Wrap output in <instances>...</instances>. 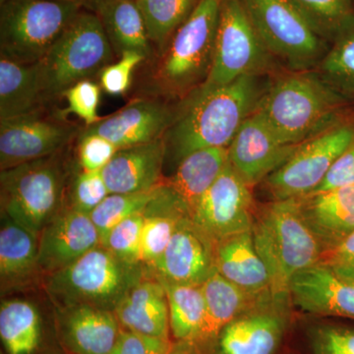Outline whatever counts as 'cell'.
Segmentation results:
<instances>
[{
	"label": "cell",
	"mask_w": 354,
	"mask_h": 354,
	"mask_svg": "<svg viewBox=\"0 0 354 354\" xmlns=\"http://www.w3.org/2000/svg\"><path fill=\"white\" fill-rule=\"evenodd\" d=\"M193 94L164 135L165 158L177 162L203 149L230 148L260 99L256 76Z\"/></svg>",
	"instance_id": "cell-1"
},
{
	"label": "cell",
	"mask_w": 354,
	"mask_h": 354,
	"mask_svg": "<svg viewBox=\"0 0 354 354\" xmlns=\"http://www.w3.org/2000/svg\"><path fill=\"white\" fill-rule=\"evenodd\" d=\"M252 234L276 297H290L293 277L322 258V246L304 220L297 198L272 200L256 209Z\"/></svg>",
	"instance_id": "cell-2"
},
{
	"label": "cell",
	"mask_w": 354,
	"mask_h": 354,
	"mask_svg": "<svg viewBox=\"0 0 354 354\" xmlns=\"http://www.w3.org/2000/svg\"><path fill=\"white\" fill-rule=\"evenodd\" d=\"M223 0H200L174 32L149 71L152 97H183L198 90L209 75Z\"/></svg>",
	"instance_id": "cell-3"
},
{
	"label": "cell",
	"mask_w": 354,
	"mask_h": 354,
	"mask_svg": "<svg viewBox=\"0 0 354 354\" xmlns=\"http://www.w3.org/2000/svg\"><path fill=\"white\" fill-rule=\"evenodd\" d=\"M339 104V95L321 77L298 72L279 79L254 111L279 139L299 146L330 127Z\"/></svg>",
	"instance_id": "cell-4"
},
{
	"label": "cell",
	"mask_w": 354,
	"mask_h": 354,
	"mask_svg": "<svg viewBox=\"0 0 354 354\" xmlns=\"http://www.w3.org/2000/svg\"><path fill=\"white\" fill-rule=\"evenodd\" d=\"M151 272L129 264L101 245L64 269L48 274L44 288L55 307L86 304L113 311L116 305Z\"/></svg>",
	"instance_id": "cell-5"
},
{
	"label": "cell",
	"mask_w": 354,
	"mask_h": 354,
	"mask_svg": "<svg viewBox=\"0 0 354 354\" xmlns=\"http://www.w3.org/2000/svg\"><path fill=\"white\" fill-rule=\"evenodd\" d=\"M114 51L101 21L83 8L38 62L46 104L113 62Z\"/></svg>",
	"instance_id": "cell-6"
},
{
	"label": "cell",
	"mask_w": 354,
	"mask_h": 354,
	"mask_svg": "<svg viewBox=\"0 0 354 354\" xmlns=\"http://www.w3.org/2000/svg\"><path fill=\"white\" fill-rule=\"evenodd\" d=\"M65 177L60 152L1 171V216L39 237L62 209Z\"/></svg>",
	"instance_id": "cell-7"
},
{
	"label": "cell",
	"mask_w": 354,
	"mask_h": 354,
	"mask_svg": "<svg viewBox=\"0 0 354 354\" xmlns=\"http://www.w3.org/2000/svg\"><path fill=\"white\" fill-rule=\"evenodd\" d=\"M82 9L55 0H7L0 4V57L39 62Z\"/></svg>",
	"instance_id": "cell-8"
},
{
	"label": "cell",
	"mask_w": 354,
	"mask_h": 354,
	"mask_svg": "<svg viewBox=\"0 0 354 354\" xmlns=\"http://www.w3.org/2000/svg\"><path fill=\"white\" fill-rule=\"evenodd\" d=\"M269 55L242 0H223L211 69L199 88L223 87L243 76H257L267 68Z\"/></svg>",
	"instance_id": "cell-9"
},
{
	"label": "cell",
	"mask_w": 354,
	"mask_h": 354,
	"mask_svg": "<svg viewBox=\"0 0 354 354\" xmlns=\"http://www.w3.org/2000/svg\"><path fill=\"white\" fill-rule=\"evenodd\" d=\"M258 36L270 55L301 68L323 53L322 37L291 0H242Z\"/></svg>",
	"instance_id": "cell-10"
},
{
	"label": "cell",
	"mask_w": 354,
	"mask_h": 354,
	"mask_svg": "<svg viewBox=\"0 0 354 354\" xmlns=\"http://www.w3.org/2000/svg\"><path fill=\"white\" fill-rule=\"evenodd\" d=\"M354 143V129L348 125L329 127L307 140L285 165L263 183L272 200L301 198L320 185L330 167Z\"/></svg>",
	"instance_id": "cell-11"
},
{
	"label": "cell",
	"mask_w": 354,
	"mask_h": 354,
	"mask_svg": "<svg viewBox=\"0 0 354 354\" xmlns=\"http://www.w3.org/2000/svg\"><path fill=\"white\" fill-rule=\"evenodd\" d=\"M290 297L260 298L221 330L216 354H277L290 327Z\"/></svg>",
	"instance_id": "cell-12"
},
{
	"label": "cell",
	"mask_w": 354,
	"mask_h": 354,
	"mask_svg": "<svg viewBox=\"0 0 354 354\" xmlns=\"http://www.w3.org/2000/svg\"><path fill=\"white\" fill-rule=\"evenodd\" d=\"M256 207L251 187L230 162L203 195L191 221L214 243L252 230Z\"/></svg>",
	"instance_id": "cell-13"
},
{
	"label": "cell",
	"mask_w": 354,
	"mask_h": 354,
	"mask_svg": "<svg viewBox=\"0 0 354 354\" xmlns=\"http://www.w3.org/2000/svg\"><path fill=\"white\" fill-rule=\"evenodd\" d=\"M44 111L0 120L1 171L60 152L75 137L76 125Z\"/></svg>",
	"instance_id": "cell-14"
},
{
	"label": "cell",
	"mask_w": 354,
	"mask_h": 354,
	"mask_svg": "<svg viewBox=\"0 0 354 354\" xmlns=\"http://www.w3.org/2000/svg\"><path fill=\"white\" fill-rule=\"evenodd\" d=\"M299 146L279 139L253 111L228 148L230 162L252 188L285 165Z\"/></svg>",
	"instance_id": "cell-15"
},
{
	"label": "cell",
	"mask_w": 354,
	"mask_h": 354,
	"mask_svg": "<svg viewBox=\"0 0 354 354\" xmlns=\"http://www.w3.org/2000/svg\"><path fill=\"white\" fill-rule=\"evenodd\" d=\"M99 245L101 236L90 215L64 207L39 234V271L44 276L59 271Z\"/></svg>",
	"instance_id": "cell-16"
},
{
	"label": "cell",
	"mask_w": 354,
	"mask_h": 354,
	"mask_svg": "<svg viewBox=\"0 0 354 354\" xmlns=\"http://www.w3.org/2000/svg\"><path fill=\"white\" fill-rule=\"evenodd\" d=\"M215 270V243L187 216L179 223L152 274L174 285L202 286Z\"/></svg>",
	"instance_id": "cell-17"
},
{
	"label": "cell",
	"mask_w": 354,
	"mask_h": 354,
	"mask_svg": "<svg viewBox=\"0 0 354 354\" xmlns=\"http://www.w3.org/2000/svg\"><path fill=\"white\" fill-rule=\"evenodd\" d=\"M176 114L160 97H139L85 131L101 135L120 149L150 143L162 138Z\"/></svg>",
	"instance_id": "cell-18"
},
{
	"label": "cell",
	"mask_w": 354,
	"mask_h": 354,
	"mask_svg": "<svg viewBox=\"0 0 354 354\" xmlns=\"http://www.w3.org/2000/svg\"><path fill=\"white\" fill-rule=\"evenodd\" d=\"M291 304L310 315L354 321V281L322 262L297 272L290 286Z\"/></svg>",
	"instance_id": "cell-19"
},
{
	"label": "cell",
	"mask_w": 354,
	"mask_h": 354,
	"mask_svg": "<svg viewBox=\"0 0 354 354\" xmlns=\"http://www.w3.org/2000/svg\"><path fill=\"white\" fill-rule=\"evenodd\" d=\"M55 322L69 354H109L121 332L113 311L91 305L55 307Z\"/></svg>",
	"instance_id": "cell-20"
},
{
	"label": "cell",
	"mask_w": 354,
	"mask_h": 354,
	"mask_svg": "<svg viewBox=\"0 0 354 354\" xmlns=\"http://www.w3.org/2000/svg\"><path fill=\"white\" fill-rule=\"evenodd\" d=\"M167 156L164 137L150 143L120 149L102 171L109 193L153 189L162 183Z\"/></svg>",
	"instance_id": "cell-21"
},
{
	"label": "cell",
	"mask_w": 354,
	"mask_h": 354,
	"mask_svg": "<svg viewBox=\"0 0 354 354\" xmlns=\"http://www.w3.org/2000/svg\"><path fill=\"white\" fill-rule=\"evenodd\" d=\"M323 254L354 232V185L297 198Z\"/></svg>",
	"instance_id": "cell-22"
},
{
	"label": "cell",
	"mask_w": 354,
	"mask_h": 354,
	"mask_svg": "<svg viewBox=\"0 0 354 354\" xmlns=\"http://www.w3.org/2000/svg\"><path fill=\"white\" fill-rule=\"evenodd\" d=\"M121 329L171 341L167 293L162 283L151 277L140 281L113 310Z\"/></svg>",
	"instance_id": "cell-23"
},
{
	"label": "cell",
	"mask_w": 354,
	"mask_h": 354,
	"mask_svg": "<svg viewBox=\"0 0 354 354\" xmlns=\"http://www.w3.org/2000/svg\"><path fill=\"white\" fill-rule=\"evenodd\" d=\"M215 268L223 278L247 293H272L269 272L256 250L252 230L216 242Z\"/></svg>",
	"instance_id": "cell-24"
},
{
	"label": "cell",
	"mask_w": 354,
	"mask_h": 354,
	"mask_svg": "<svg viewBox=\"0 0 354 354\" xmlns=\"http://www.w3.org/2000/svg\"><path fill=\"white\" fill-rule=\"evenodd\" d=\"M85 9L101 21L116 57L128 50L152 57L153 46L135 0H90Z\"/></svg>",
	"instance_id": "cell-25"
},
{
	"label": "cell",
	"mask_w": 354,
	"mask_h": 354,
	"mask_svg": "<svg viewBox=\"0 0 354 354\" xmlns=\"http://www.w3.org/2000/svg\"><path fill=\"white\" fill-rule=\"evenodd\" d=\"M230 162L228 148L203 149L186 156L164 184L181 202L188 215Z\"/></svg>",
	"instance_id": "cell-26"
},
{
	"label": "cell",
	"mask_w": 354,
	"mask_h": 354,
	"mask_svg": "<svg viewBox=\"0 0 354 354\" xmlns=\"http://www.w3.org/2000/svg\"><path fill=\"white\" fill-rule=\"evenodd\" d=\"M39 267V237L27 228L2 216L0 230L1 290L31 283Z\"/></svg>",
	"instance_id": "cell-27"
},
{
	"label": "cell",
	"mask_w": 354,
	"mask_h": 354,
	"mask_svg": "<svg viewBox=\"0 0 354 354\" xmlns=\"http://www.w3.org/2000/svg\"><path fill=\"white\" fill-rule=\"evenodd\" d=\"M46 104L38 62L0 57V120L44 111Z\"/></svg>",
	"instance_id": "cell-28"
},
{
	"label": "cell",
	"mask_w": 354,
	"mask_h": 354,
	"mask_svg": "<svg viewBox=\"0 0 354 354\" xmlns=\"http://www.w3.org/2000/svg\"><path fill=\"white\" fill-rule=\"evenodd\" d=\"M204 295V325L196 342L214 344L223 328L265 295H253L214 271L201 286Z\"/></svg>",
	"instance_id": "cell-29"
},
{
	"label": "cell",
	"mask_w": 354,
	"mask_h": 354,
	"mask_svg": "<svg viewBox=\"0 0 354 354\" xmlns=\"http://www.w3.org/2000/svg\"><path fill=\"white\" fill-rule=\"evenodd\" d=\"M0 337L7 354H32L41 339V319L38 308L26 300L2 301Z\"/></svg>",
	"instance_id": "cell-30"
},
{
	"label": "cell",
	"mask_w": 354,
	"mask_h": 354,
	"mask_svg": "<svg viewBox=\"0 0 354 354\" xmlns=\"http://www.w3.org/2000/svg\"><path fill=\"white\" fill-rule=\"evenodd\" d=\"M167 293L171 333L176 342L196 344L204 325V295L201 286L174 285L160 281Z\"/></svg>",
	"instance_id": "cell-31"
},
{
	"label": "cell",
	"mask_w": 354,
	"mask_h": 354,
	"mask_svg": "<svg viewBox=\"0 0 354 354\" xmlns=\"http://www.w3.org/2000/svg\"><path fill=\"white\" fill-rule=\"evenodd\" d=\"M151 44L162 53L200 0H135Z\"/></svg>",
	"instance_id": "cell-32"
},
{
	"label": "cell",
	"mask_w": 354,
	"mask_h": 354,
	"mask_svg": "<svg viewBox=\"0 0 354 354\" xmlns=\"http://www.w3.org/2000/svg\"><path fill=\"white\" fill-rule=\"evenodd\" d=\"M164 181V180H162ZM162 183L153 189L134 193H111L90 214L95 223L102 242L106 239L111 230L137 214L144 213L162 193Z\"/></svg>",
	"instance_id": "cell-33"
},
{
	"label": "cell",
	"mask_w": 354,
	"mask_h": 354,
	"mask_svg": "<svg viewBox=\"0 0 354 354\" xmlns=\"http://www.w3.org/2000/svg\"><path fill=\"white\" fill-rule=\"evenodd\" d=\"M291 1L322 38L341 37L353 26V0Z\"/></svg>",
	"instance_id": "cell-34"
},
{
	"label": "cell",
	"mask_w": 354,
	"mask_h": 354,
	"mask_svg": "<svg viewBox=\"0 0 354 354\" xmlns=\"http://www.w3.org/2000/svg\"><path fill=\"white\" fill-rule=\"evenodd\" d=\"M323 80L333 88L354 93V31L344 32L322 64Z\"/></svg>",
	"instance_id": "cell-35"
},
{
	"label": "cell",
	"mask_w": 354,
	"mask_h": 354,
	"mask_svg": "<svg viewBox=\"0 0 354 354\" xmlns=\"http://www.w3.org/2000/svg\"><path fill=\"white\" fill-rule=\"evenodd\" d=\"M143 223V213L121 221L111 230L106 239L102 242V245L124 262L142 264L141 234Z\"/></svg>",
	"instance_id": "cell-36"
},
{
	"label": "cell",
	"mask_w": 354,
	"mask_h": 354,
	"mask_svg": "<svg viewBox=\"0 0 354 354\" xmlns=\"http://www.w3.org/2000/svg\"><path fill=\"white\" fill-rule=\"evenodd\" d=\"M312 354H354V327L317 324L308 330Z\"/></svg>",
	"instance_id": "cell-37"
},
{
	"label": "cell",
	"mask_w": 354,
	"mask_h": 354,
	"mask_svg": "<svg viewBox=\"0 0 354 354\" xmlns=\"http://www.w3.org/2000/svg\"><path fill=\"white\" fill-rule=\"evenodd\" d=\"M147 57L138 51H124L120 60L102 70L100 86L106 94L122 95L131 87L133 73Z\"/></svg>",
	"instance_id": "cell-38"
},
{
	"label": "cell",
	"mask_w": 354,
	"mask_h": 354,
	"mask_svg": "<svg viewBox=\"0 0 354 354\" xmlns=\"http://www.w3.org/2000/svg\"><path fill=\"white\" fill-rule=\"evenodd\" d=\"M109 194L102 171H82L72 184L70 206L90 215Z\"/></svg>",
	"instance_id": "cell-39"
},
{
	"label": "cell",
	"mask_w": 354,
	"mask_h": 354,
	"mask_svg": "<svg viewBox=\"0 0 354 354\" xmlns=\"http://www.w3.org/2000/svg\"><path fill=\"white\" fill-rule=\"evenodd\" d=\"M68 102L67 113L75 114L84 121L86 127H92L102 120L97 114L101 101V86L91 80H83L65 91Z\"/></svg>",
	"instance_id": "cell-40"
},
{
	"label": "cell",
	"mask_w": 354,
	"mask_h": 354,
	"mask_svg": "<svg viewBox=\"0 0 354 354\" xmlns=\"http://www.w3.org/2000/svg\"><path fill=\"white\" fill-rule=\"evenodd\" d=\"M118 151V147L101 135L84 129L80 133L77 156L82 171H102Z\"/></svg>",
	"instance_id": "cell-41"
},
{
	"label": "cell",
	"mask_w": 354,
	"mask_h": 354,
	"mask_svg": "<svg viewBox=\"0 0 354 354\" xmlns=\"http://www.w3.org/2000/svg\"><path fill=\"white\" fill-rule=\"evenodd\" d=\"M171 341L121 329L120 337L109 354H167Z\"/></svg>",
	"instance_id": "cell-42"
},
{
	"label": "cell",
	"mask_w": 354,
	"mask_h": 354,
	"mask_svg": "<svg viewBox=\"0 0 354 354\" xmlns=\"http://www.w3.org/2000/svg\"><path fill=\"white\" fill-rule=\"evenodd\" d=\"M351 185H354V143L335 160L322 183L310 194Z\"/></svg>",
	"instance_id": "cell-43"
},
{
	"label": "cell",
	"mask_w": 354,
	"mask_h": 354,
	"mask_svg": "<svg viewBox=\"0 0 354 354\" xmlns=\"http://www.w3.org/2000/svg\"><path fill=\"white\" fill-rule=\"evenodd\" d=\"M320 262L342 278L354 281V232L322 255Z\"/></svg>",
	"instance_id": "cell-44"
},
{
	"label": "cell",
	"mask_w": 354,
	"mask_h": 354,
	"mask_svg": "<svg viewBox=\"0 0 354 354\" xmlns=\"http://www.w3.org/2000/svg\"><path fill=\"white\" fill-rule=\"evenodd\" d=\"M167 354H200L198 344L193 342H176Z\"/></svg>",
	"instance_id": "cell-45"
},
{
	"label": "cell",
	"mask_w": 354,
	"mask_h": 354,
	"mask_svg": "<svg viewBox=\"0 0 354 354\" xmlns=\"http://www.w3.org/2000/svg\"><path fill=\"white\" fill-rule=\"evenodd\" d=\"M55 1L70 2V3L79 4V6L85 8L90 0H55Z\"/></svg>",
	"instance_id": "cell-46"
},
{
	"label": "cell",
	"mask_w": 354,
	"mask_h": 354,
	"mask_svg": "<svg viewBox=\"0 0 354 354\" xmlns=\"http://www.w3.org/2000/svg\"><path fill=\"white\" fill-rule=\"evenodd\" d=\"M7 0H0V4L4 3Z\"/></svg>",
	"instance_id": "cell-47"
}]
</instances>
